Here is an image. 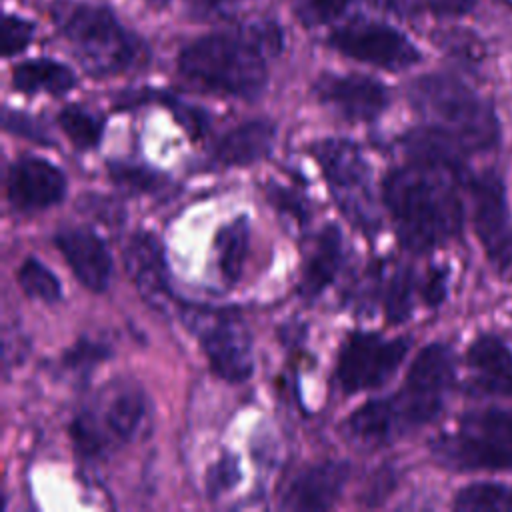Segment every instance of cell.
<instances>
[{
  "label": "cell",
  "mask_w": 512,
  "mask_h": 512,
  "mask_svg": "<svg viewBox=\"0 0 512 512\" xmlns=\"http://www.w3.org/2000/svg\"><path fill=\"white\" fill-rule=\"evenodd\" d=\"M464 182V168L422 160H412L386 176L384 204L406 250L430 252L460 234Z\"/></svg>",
  "instance_id": "6da1fadb"
},
{
  "label": "cell",
  "mask_w": 512,
  "mask_h": 512,
  "mask_svg": "<svg viewBox=\"0 0 512 512\" xmlns=\"http://www.w3.org/2000/svg\"><path fill=\"white\" fill-rule=\"evenodd\" d=\"M454 380L456 362L450 346L428 344L414 358L396 394L372 400L350 414V436L364 446H380L428 424L444 408Z\"/></svg>",
  "instance_id": "7a4b0ae2"
},
{
  "label": "cell",
  "mask_w": 512,
  "mask_h": 512,
  "mask_svg": "<svg viewBox=\"0 0 512 512\" xmlns=\"http://www.w3.org/2000/svg\"><path fill=\"white\" fill-rule=\"evenodd\" d=\"M278 48L280 34L274 24H246L188 44L178 56V70L198 88L256 98L266 86L268 56Z\"/></svg>",
  "instance_id": "3957f363"
},
{
  "label": "cell",
  "mask_w": 512,
  "mask_h": 512,
  "mask_svg": "<svg viewBox=\"0 0 512 512\" xmlns=\"http://www.w3.org/2000/svg\"><path fill=\"white\" fill-rule=\"evenodd\" d=\"M410 102L426 126L442 134L466 156L498 144V118L482 96L448 74H428L410 86Z\"/></svg>",
  "instance_id": "277c9868"
},
{
  "label": "cell",
  "mask_w": 512,
  "mask_h": 512,
  "mask_svg": "<svg viewBox=\"0 0 512 512\" xmlns=\"http://www.w3.org/2000/svg\"><path fill=\"white\" fill-rule=\"evenodd\" d=\"M54 20L76 52L82 66L94 76L120 74L144 60V44L134 38L110 10L60 0Z\"/></svg>",
  "instance_id": "5b68a950"
},
{
  "label": "cell",
  "mask_w": 512,
  "mask_h": 512,
  "mask_svg": "<svg viewBox=\"0 0 512 512\" xmlns=\"http://www.w3.org/2000/svg\"><path fill=\"white\" fill-rule=\"evenodd\" d=\"M432 456L458 472L512 470V408H480L462 414L430 442Z\"/></svg>",
  "instance_id": "8992f818"
},
{
  "label": "cell",
  "mask_w": 512,
  "mask_h": 512,
  "mask_svg": "<svg viewBox=\"0 0 512 512\" xmlns=\"http://www.w3.org/2000/svg\"><path fill=\"white\" fill-rule=\"evenodd\" d=\"M152 408L146 392L128 380L110 382L96 402L78 414L70 426L76 448L98 456L110 448L134 442L148 432Z\"/></svg>",
  "instance_id": "52a82bcc"
},
{
  "label": "cell",
  "mask_w": 512,
  "mask_h": 512,
  "mask_svg": "<svg viewBox=\"0 0 512 512\" xmlns=\"http://www.w3.org/2000/svg\"><path fill=\"white\" fill-rule=\"evenodd\" d=\"M184 322L198 334L212 370L228 382H244L254 372L252 338L244 320L228 310L188 306Z\"/></svg>",
  "instance_id": "ba28073f"
},
{
  "label": "cell",
  "mask_w": 512,
  "mask_h": 512,
  "mask_svg": "<svg viewBox=\"0 0 512 512\" xmlns=\"http://www.w3.org/2000/svg\"><path fill=\"white\" fill-rule=\"evenodd\" d=\"M318 164L342 212L366 234L378 226L370 190V168L360 150L348 140H324L314 146Z\"/></svg>",
  "instance_id": "9c48e42d"
},
{
  "label": "cell",
  "mask_w": 512,
  "mask_h": 512,
  "mask_svg": "<svg viewBox=\"0 0 512 512\" xmlns=\"http://www.w3.org/2000/svg\"><path fill=\"white\" fill-rule=\"evenodd\" d=\"M474 232L486 258L500 272L512 270V216L506 186L498 172L484 170L468 178Z\"/></svg>",
  "instance_id": "30bf717a"
},
{
  "label": "cell",
  "mask_w": 512,
  "mask_h": 512,
  "mask_svg": "<svg viewBox=\"0 0 512 512\" xmlns=\"http://www.w3.org/2000/svg\"><path fill=\"white\" fill-rule=\"evenodd\" d=\"M410 340H384L378 334L354 332L340 350L336 378L344 392L354 394L382 386L406 358Z\"/></svg>",
  "instance_id": "8fae6325"
},
{
  "label": "cell",
  "mask_w": 512,
  "mask_h": 512,
  "mask_svg": "<svg viewBox=\"0 0 512 512\" xmlns=\"http://www.w3.org/2000/svg\"><path fill=\"white\" fill-rule=\"evenodd\" d=\"M338 52L386 70H404L420 60L418 48L396 28L382 22L356 20L330 34Z\"/></svg>",
  "instance_id": "7c38bea8"
},
{
  "label": "cell",
  "mask_w": 512,
  "mask_h": 512,
  "mask_svg": "<svg viewBox=\"0 0 512 512\" xmlns=\"http://www.w3.org/2000/svg\"><path fill=\"white\" fill-rule=\"evenodd\" d=\"M320 102L350 122L376 120L388 106V90L370 76L324 74L316 82Z\"/></svg>",
  "instance_id": "4fadbf2b"
},
{
  "label": "cell",
  "mask_w": 512,
  "mask_h": 512,
  "mask_svg": "<svg viewBox=\"0 0 512 512\" xmlns=\"http://www.w3.org/2000/svg\"><path fill=\"white\" fill-rule=\"evenodd\" d=\"M6 192L16 210H42L64 198L66 176L44 158L24 156L10 164Z\"/></svg>",
  "instance_id": "5bb4252c"
},
{
  "label": "cell",
  "mask_w": 512,
  "mask_h": 512,
  "mask_svg": "<svg viewBox=\"0 0 512 512\" xmlns=\"http://www.w3.org/2000/svg\"><path fill=\"white\" fill-rule=\"evenodd\" d=\"M466 366V394L512 398V352L498 336H478L468 346Z\"/></svg>",
  "instance_id": "9a60e30c"
},
{
  "label": "cell",
  "mask_w": 512,
  "mask_h": 512,
  "mask_svg": "<svg viewBox=\"0 0 512 512\" xmlns=\"http://www.w3.org/2000/svg\"><path fill=\"white\" fill-rule=\"evenodd\" d=\"M74 276L92 292H102L110 284L112 258L104 242L86 228L62 230L54 238Z\"/></svg>",
  "instance_id": "2e32d148"
},
{
  "label": "cell",
  "mask_w": 512,
  "mask_h": 512,
  "mask_svg": "<svg viewBox=\"0 0 512 512\" xmlns=\"http://www.w3.org/2000/svg\"><path fill=\"white\" fill-rule=\"evenodd\" d=\"M346 462H322L300 472L282 496L286 510H328L334 506L348 480Z\"/></svg>",
  "instance_id": "e0dca14e"
},
{
  "label": "cell",
  "mask_w": 512,
  "mask_h": 512,
  "mask_svg": "<svg viewBox=\"0 0 512 512\" xmlns=\"http://www.w3.org/2000/svg\"><path fill=\"white\" fill-rule=\"evenodd\" d=\"M124 264L138 292L158 308H164L170 290L160 240L150 232H136L124 252Z\"/></svg>",
  "instance_id": "ac0fdd59"
},
{
  "label": "cell",
  "mask_w": 512,
  "mask_h": 512,
  "mask_svg": "<svg viewBox=\"0 0 512 512\" xmlns=\"http://www.w3.org/2000/svg\"><path fill=\"white\" fill-rule=\"evenodd\" d=\"M274 124L250 120L226 132L216 144V160L226 166H246L266 158L274 144Z\"/></svg>",
  "instance_id": "d6986e66"
},
{
  "label": "cell",
  "mask_w": 512,
  "mask_h": 512,
  "mask_svg": "<svg viewBox=\"0 0 512 512\" xmlns=\"http://www.w3.org/2000/svg\"><path fill=\"white\" fill-rule=\"evenodd\" d=\"M342 262V236L334 224H328L316 240V246L304 266L300 292L306 298L318 296L336 276Z\"/></svg>",
  "instance_id": "ffe728a7"
},
{
  "label": "cell",
  "mask_w": 512,
  "mask_h": 512,
  "mask_svg": "<svg viewBox=\"0 0 512 512\" xmlns=\"http://www.w3.org/2000/svg\"><path fill=\"white\" fill-rule=\"evenodd\" d=\"M76 78L72 70L56 60L38 58L22 62L12 72V84L24 94L48 92L54 96L66 94L74 86Z\"/></svg>",
  "instance_id": "44dd1931"
},
{
  "label": "cell",
  "mask_w": 512,
  "mask_h": 512,
  "mask_svg": "<svg viewBox=\"0 0 512 512\" xmlns=\"http://www.w3.org/2000/svg\"><path fill=\"white\" fill-rule=\"evenodd\" d=\"M248 218L240 216L232 220L230 224L222 226L216 234L214 248H216V262L222 280L232 286L240 280L246 252H248Z\"/></svg>",
  "instance_id": "7402d4cb"
},
{
  "label": "cell",
  "mask_w": 512,
  "mask_h": 512,
  "mask_svg": "<svg viewBox=\"0 0 512 512\" xmlns=\"http://www.w3.org/2000/svg\"><path fill=\"white\" fill-rule=\"evenodd\" d=\"M454 508L462 512H504L512 510V486L498 482H476L458 490Z\"/></svg>",
  "instance_id": "603a6c76"
},
{
  "label": "cell",
  "mask_w": 512,
  "mask_h": 512,
  "mask_svg": "<svg viewBox=\"0 0 512 512\" xmlns=\"http://www.w3.org/2000/svg\"><path fill=\"white\" fill-rule=\"evenodd\" d=\"M58 122L64 130V134L70 138V142L76 148H94L100 142L102 136V120L88 112L82 106H66L64 110H60L58 114Z\"/></svg>",
  "instance_id": "cb8c5ba5"
},
{
  "label": "cell",
  "mask_w": 512,
  "mask_h": 512,
  "mask_svg": "<svg viewBox=\"0 0 512 512\" xmlns=\"http://www.w3.org/2000/svg\"><path fill=\"white\" fill-rule=\"evenodd\" d=\"M18 284L24 290L26 296L42 300V302H56L62 296L60 282L54 276L50 268H46L40 260L36 258H26L22 266L18 268Z\"/></svg>",
  "instance_id": "d4e9b609"
},
{
  "label": "cell",
  "mask_w": 512,
  "mask_h": 512,
  "mask_svg": "<svg viewBox=\"0 0 512 512\" xmlns=\"http://www.w3.org/2000/svg\"><path fill=\"white\" fill-rule=\"evenodd\" d=\"M416 278L410 268H400L386 292V316L390 322H404L412 310Z\"/></svg>",
  "instance_id": "484cf974"
},
{
  "label": "cell",
  "mask_w": 512,
  "mask_h": 512,
  "mask_svg": "<svg viewBox=\"0 0 512 512\" xmlns=\"http://www.w3.org/2000/svg\"><path fill=\"white\" fill-rule=\"evenodd\" d=\"M110 350L98 342H90L86 338L78 340L72 348L66 350L62 362L72 372H90L96 364H100L104 358H108Z\"/></svg>",
  "instance_id": "4316f807"
},
{
  "label": "cell",
  "mask_w": 512,
  "mask_h": 512,
  "mask_svg": "<svg viewBox=\"0 0 512 512\" xmlns=\"http://www.w3.org/2000/svg\"><path fill=\"white\" fill-rule=\"evenodd\" d=\"M110 174L120 186H124L128 190H136V192H146L160 184V174L148 170L146 166L114 162V164H110Z\"/></svg>",
  "instance_id": "83f0119b"
},
{
  "label": "cell",
  "mask_w": 512,
  "mask_h": 512,
  "mask_svg": "<svg viewBox=\"0 0 512 512\" xmlns=\"http://www.w3.org/2000/svg\"><path fill=\"white\" fill-rule=\"evenodd\" d=\"M240 480V468L238 460L232 454H224L218 462H214L206 474V492L210 498L220 496L222 492H228L236 486Z\"/></svg>",
  "instance_id": "f1b7e54d"
},
{
  "label": "cell",
  "mask_w": 512,
  "mask_h": 512,
  "mask_svg": "<svg viewBox=\"0 0 512 512\" xmlns=\"http://www.w3.org/2000/svg\"><path fill=\"white\" fill-rule=\"evenodd\" d=\"M34 36V24L18 18V16H6L2 26V54L14 56L22 52Z\"/></svg>",
  "instance_id": "f546056e"
},
{
  "label": "cell",
  "mask_w": 512,
  "mask_h": 512,
  "mask_svg": "<svg viewBox=\"0 0 512 512\" xmlns=\"http://www.w3.org/2000/svg\"><path fill=\"white\" fill-rule=\"evenodd\" d=\"M350 0H298V14L308 26L326 24L340 16Z\"/></svg>",
  "instance_id": "4dcf8cb0"
},
{
  "label": "cell",
  "mask_w": 512,
  "mask_h": 512,
  "mask_svg": "<svg viewBox=\"0 0 512 512\" xmlns=\"http://www.w3.org/2000/svg\"><path fill=\"white\" fill-rule=\"evenodd\" d=\"M4 128L14 132V134L36 140V142H48V136L44 134L42 126L32 116H26L18 110H6L4 112Z\"/></svg>",
  "instance_id": "1f68e13d"
},
{
  "label": "cell",
  "mask_w": 512,
  "mask_h": 512,
  "mask_svg": "<svg viewBox=\"0 0 512 512\" xmlns=\"http://www.w3.org/2000/svg\"><path fill=\"white\" fill-rule=\"evenodd\" d=\"M448 272L444 268H432L422 282V298L428 306H438L446 298Z\"/></svg>",
  "instance_id": "d6a6232c"
},
{
  "label": "cell",
  "mask_w": 512,
  "mask_h": 512,
  "mask_svg": "<svg viewBox=\"0 0 512 512\" xmlns=\"http://www.w3.org/2000/svg\"><path fill=\"white\" fill-rule=\"evenodd\" d=\"M270 200H272L276 206H280L282 210L290 212L294 218H298V220H304V218H306V214H304V212H306L304 204H302L300 200H294L292 194H290V190L280 188V186H272V188H270Z\"/></svg>",
  "instance_id": "836d02e7"
},
{
  "label": "cell",
  "mask_w": 512,
  "mask_h": 512,
  "mask_svg": "<svg viewBox=\"0 0 512 512\" xmlns=\"http://www.w3.org/2000/svg\"><path fill=\"white\" fill-rule=\"evenodd\" d=\"M430 10L440 16H464L474 6L476 0H426Z\"/></svg>",
  "instance_id": "e575fe53"
},
{
  "label": "cell",
  "mask_w": 512,
  "mask_h": 512,
  "mask_svg": "<svg viewBox=\"0 0 512 512\" xmlns=\"http://www.w3.org/2000/svg\"><path fill=\"white\" fill-rule=\"evenodd\" d=\"M188 6L194 10V12H200V14H214V12H220L224 8H230L234 4H238L240 0H186Z\"/></svg>",
  "instance_id": "d590c367"
},
{
  "label": "cell",
  "mask_w": 512,
  "mask_h": 512,
  "mask_svg": "<svg viewBox=\"0 0 512 512\" xmlns=\"http://www.w3.org/2000/svg\"><path fill=\"white\" fill-rule=\"evenodd\" d=\"M150 2H156V4H162V2H166V0H150Z\"/></svg>",
  "instance_id": "8d00e7d4"
}]
</instances>
